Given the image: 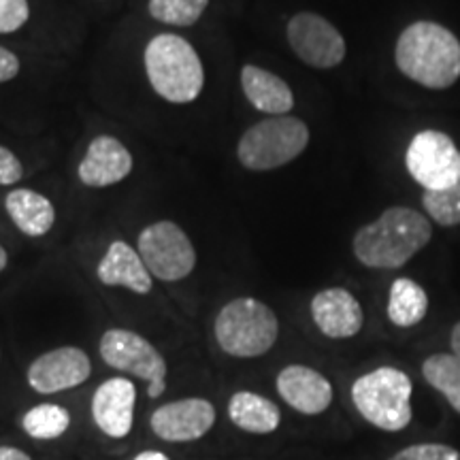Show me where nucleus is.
Returning a JSON list of instances; mask_svg holds the SVG:
<instances>
[{"label": "nucleus", "instance_id": "nucleus-5", "mask_svg": "<svg viewBox=\"0 0 460 460\" xmlns=\"http://www.w3.org/2000/svg\"><path fill=\"white\" fill-rule=\"evenodd\" d=\"M413 384L394 367H379L352 384L354 407L376 429L399 433L411 422Z\"/></svg>", "mask_w": 460, "mask_h": 460}, {"label": "nucleus", "instance_id": "nucleus-23", "mask_svg": "<svg viewBox=\"0 0 460 460\" xmlns=\"http://www.w3.org/2000/svg\"><path fill=\"white\" fill-rule=\"evenodd\" d=\"M71 427V413L56 402H41L28 410L22 418V429L37 441H51L62 437Z\"/></svg>", "mask_w": 460, "mask_h": 460}, {"label": "nucleus", "instance_id": "nucleus-24", "mask_svg": "<svg viewBox=\"0 0 460 460\" xmlns=\"http://www.w3.org/2000/svg\"><path fill=\"white\" fill-rule=\"evenodd\" d=\"M209 0H147V13L160 24L188 28L203 17Z\"/></svg>", "mask_w": 460, "mask_h": 460}, {"label": "nucleus", "instance_id": "nucleus-9", "mask_svg": "<svg viewBox=\"0 0 460 460\" xmlns=\"http://www.w3.org/2000/svg\"><path fill=\"white\" fill-rule=\"evenodd\" d=\"M407 172L424 190H446L460 180V149L441 130H422L405 154Z\"/></svg>", "mask_w": 460, "mask_h": 460}, {"label": "nucleus", "instance_id": "nucleus-22", "mask_svg": "<svg viewBox=\"0 0 460 460\" xmlns=\"http://www.w3.org/2000/svg\"><path fill=\"white\" fill-rule=\"evenodd\" d=\"M422 376L460 413V358L454 354H433L424 360Z\"/></svg>", "mask_w": 460, "mask_h": 460}, {"label": "nucleus", "instance_id": "nucleus-7", "mask_svg": "<svg viewBox=\"0 0 460 460\" xmlns=\"http://www.w3.org/2000/svg\"><path fill=\"white\" fill-rule=\"evenodd\" d=\"M101 358L115 371L130 373L147 384L149 399H158L166 390L164 356L139 332L128 329H109L99 343Z\"/></svg>", "mask_w": 460, "mask_h": 460}, {"label": "nucleus", "instance_id": "nucleus-18", "mask_svg": "<svg viewBox=\"0 0 460 460\" xmlns=\"http://www.w3.org/2000/svg\"><path fill=\"white\" fill-rule=\"evenodd\" d=\"M241 90L247 102L261 113L288 115L295 109V94L279 75L256 65L241 68Z\"/></svg>", "mask_w": 460, "mask_h": 460}, {"label": "nucleus", "instance_id": "nucleus-11", "mask_svg": "<svg viewBox=\"0 0 460 460\" xmlns=\"http://www.w3.org/2000/svg\"><path fill=\"white\" fill-rule=\"evenodd\" d=\"M92 376V360L82 348L62 345L34 358L28 367V386L39 394H58L77 388Z\"/></svg>", "mask_w": 460, "mask_h": 460}, {"label": "nucleus", "instance_id": "nucleus-6", "mask_svg": "<svg viewBox=\"0 0 460 460\" xmlns=\"http://www.w3.org/2000/svg\"><path fill=\"white\" fill-rule=\"evenodd\" d=\"M309 146V128L295 115H269L250 126L237 143V160L247 171H273L296 160Z\"/></svg>", "mask_w": 460, "mask_h": 460}, {"label": "nucleus", "instance_id": "nucleus-15", "mask_svg": "<svg viewBox=\"0 0 460 460\" xmlns=\"http://www.w3.org/2000/svg\"><path fill=\"white\" fill-rule=\"evenodd\" d=\"M312 320L329 339L356 337L365 326V312L352 292L345 288H326L312 298Z\"/></svg>", "mask_w": 460, "mask_h": 460}, {"label": "nucleus", "instance_id": "nucleus-32", "mask_svg": "<svg viewBox=\"0 0 460 460\" xmlns=\"http://www.w3.org/2000/svg\"><path fill=\"white\" fill-rule=\"evenodd\" d=\"M450 345H452V354L458 356V358H460V322L454 324L452 335H450Z\"/></svg>", "mask_w": 460, "mask_h": 460}, {"label": "nucleus", "instance_id": "nucleus-31", "mask_svg": "<svg viewBox=\"0 0 460 460\" xmlns=\"http://www.w3.org/2000/svg\"><path fill=\"white\" fill-rule=\"evenodd\" d=\"M132 460H171L169 456H166L164 452H158V450H146L141 454H137L135 458Z\"/></svg>", "mask_w": 460, "mask_h": 460}, {"label": "nucleus", "instance_id": "nucleus-27", "mask_svg": "<svg viewBox=\"0 0 460 460\" xmlns=\"http://www.w3.org/2000/svg\"><path fill=\"white\" fill-rule=\"evenodd\" d=\"M31 20L28 0H0V34L17 32Z\"/></svg>", "mask_w": 460, "mask_h": 460}, {"label": "nucleus", "instance_id": "nucleus-16", "mask_svg": "<svg viewBox=\"0 0 460 460\" xmlns=\"http://www.w3.org/2000/svg\"><path fill=\"white\" fill-rule=\"evenodd\" d=\"M275 388L292 410L305 416L324 413L332 402L331 382L320 371L305 365H288L278 373Z\"/></svg>", "mask_w": 460, "mask_h": 460}, {"label": "nucleus", "instance_id": "nucleus-10", "mask_svg": "<svg viewBox=\"0 0 460 460\" xmlns=\"http://www.w3.org/2000/svg\"><path fill=\"white\" fill-rule=\"evenodd\" d=\"M286 37L298 60L320 71L339 66L348 54L343 34L314 11L292 15L286 26Z\"/></svg>", "mask_w": 460, "mask_h": 460}, {"label": "nucleus", "instance_id": "nucleus-29", "mask_svg": "<svg viewBox=\"0 0 460 460\" xmlns=\"http://www.w3.org/2000/svg\"><path fill=\"white\" fill-rule=\"evenodd\" d=\"M20 58H17L11 49L0 45V84H7L11 79H15L17 75H20Z\"/></svg>", "mask_w": 460, "mask_h": 460}, {"label": "nucleus", "instance_id": "nucleus-30", "mask_svg": "<svg viewBox=\"0 0 460 460\" xmlns=\"http://www.w3.org/2000/svg\"><path fill=\"white\" fill-rule=\"evenodd\" d=\"M0 460H32L26 452L11 446H0Z\"/></svg>", "mask_w": 460, "mask_h": 460}, {"label": "nucleus", "instance_id": "nucleus-33", "mask_svg": "<svg viewBox=\"0 0 460 460\" xmlns=\"http://www.w3.org/2000/svg\"><path fill=\"white\" fill-rule=\"evenodd\" d=\"M7 264H9V254H7V250H4V247L0 245V273H3L4 269H7Z\"/></svg>", "mask_w": 460, "mask_h": 460}, {"label": "nucleus", "instance_id": "nucleus-28", "mask_svg": "<svg viewBox=\"0 0 460 460\" xmlns=\"http://www.w3.org/2000/svg\"><path fill=\"white\" fill-rule=\"evenodd\" d=\"M22 177H24L22 160L9 147L0 146V186H13Z\"/></svg>", "mask_w": 460, "mask_h": 460}, {"label": "nucleus", "instance_id": "nucleus-19", "mask_svg": "<svg viewBox=\"0 0 460 460\" xmlns=\"http://www.w3.org/2000/svg\"><path fill=\"white\" fill-rule=\"evenodd\" d=\"M4 209L26 237H45L56 224V207L45 194L31 188H15L4 197Z\"/></svg>", "mask_w": 460, "mask_h": 460}, {"label": "nucleus", "instance_id": "nucleus-20", "mask_svg": "<svg viewBox=\"0 0 460 460\" xmlns=\"http://www.w3.org/2000/svg\"><path fill=\"white\" fill-rule=\"evenodd\" d=\"M228 418L234 427L252 435H271L281 424L279 407L252 390H239L230 396Z\"/></svg>", "mask_w": 460, "mask_h": 460}, {"label": "nucleus", "instance_id": "nucleus-25", "mask_svg": "<svg viewBox=\"0 0 460 460\" xmlns=\"http://www.w3.org/2000/svg\"><path fill=\"white\" fill-rule=\"evenodd\" d=\"M422 207L430 220L439 226L460 224V180L446 190H424Z\"/></svg>", "mask_w": 460, "mask_h": 460}, {"label": "nucleus", "instance_id": "nucleus-17", "mask_svg": "<svg viewBox=\"0 0 460 460\" xmlns=\"http://www.w3.org/2000/svg\"><path fill=\"white\" fill-rule=\"evenodd\" d=\"M96 278L102 286L126 288L135 295H149L154 290V278L147 271L139 250L122 239L109 243L105 256L96 267Z\"/></svg>", "mask_w": 460, "mask_h": 460}, {"label": "nucleus", "instance_id": "nucleus-21", "mask_svg": "<svg viewBox=\"0 0 460 460\" xmlns=\"http://www.w3.org/2000/svg\"><path fill=\"white\" fill-rule=\"evenodd\" d=\"M429 312V296L424 288L410 278L393 281L388 295V318L399 329L420 324Z\"/></svg>", "mask_w": 460, "mask_h": 460}, {"label": "nucleus", "instance_id": "nucleus-4", "mask_svg": "<svg viewBox=\"0 0 460 460\" xmlns=\"http://www.w3.org/2000/svg\"><path fill=\"white\" fill-rule=\"evenodd\" d=\"M214 335L224 354L233 358H258L278 341L279 320L267 303L239 296L217 312Z\"/></svg>", "mask_w": 460, "mask_h": 460}, {"label": "nucleus", "instance_id": "nucleus-12", "mask_svg": "<svg viewBox=\"0 0 460 460\" xmlns=\"http://www.w3.org/2000/svg\"><path fill=\"white\" fill-rule=\"evenodd\" d=\"M216 424L214 402L203 396H188V399L164 402L154 410L149 418V427L154 435L169 444H190L205 437Z\"/></svg>", "mask_w": 460, "mask_h": 460}, {"label": "nucleus", "instance_id": "nucleus-3", "mask_svg": "<svg viewBox=\"0 0 460 460\" xmlns=\"http://www.w3.org/2000/svg\"><path fill=\"white\" fill-rule=\"evenodd\" d=\"M147 82L171 105H190L203 94L205 66L188 39L172 32L152 37L143 49Z\"/></svg>", "mask_w": 460, "mask_h": 460}, {"label": "nucleus", "instance_id": "nucleus-13", "mask_svg": "<svg viewBox=\"0 0 460 460\" xmlns=\"http://www.w3.org/2000/svg\"><path fill=\"white\" fill-rule=\"evenodd\" d=\"M135 169L130 149L113 135H96L77 166V177L88 188H109L124 181Z\"/></svg>", "mask_w": 460, "mask_h": 460}, {"label": "nucleus", "instance_id": "nucleus-14", "mask_svg": "<svg viewBox=\"0 0 460 460\" xmlns=\"http://www.w3.org/2000/svg\"><path fill=\"white\" fill-rule=\"evenodd\" d=\"M137 388L128 377H109L92 396L94 424L111 439H122L135 424Z\"/></svg>", "mask_w": 460, "mask_h": 460}, {"label": "nucleus", "instance_id": "nucleus-1", "mask_svg": "<svg viewBox=\"0 0 460 460\" xmlns=\"http://www.w3.org/2000/svg\"><path fill=\"white\" fill-rule=\"evenodd\" d=\"M433 237L430 220L411 207H388L376 222L356 230V261L369 269H401Z\"/></svg>", "mask_w": 460, "mask_h": 460}, {"label": "nucleus", "instance_id": "nucleus-8", "mask_svg": "<svg viewBox=\"0 0 460 460\" xmlns=\"http://www.w3.org/2000/svg\"><path fill=\"white\" fill-rule=\"evenodd\" d=\"M137 250L152 278L181 281L197 267V250L180 224L158 220L139 233Z\"/></svg>", "mask_w": 460, "mask_h": 460}, {"label": "nucleus", "instance_id": "nucleus-26", "mask_svg": "<svg viewBox=\"0 0 460 460\" xmlns=\"http://www.w3.org/2000/svg\"><path fill=\"white\" fill-rule=\"evenodd\" d=\"M390 460H460V452L444 444H416L402 447Z\"/></svg>", "mask_w": 460, "mask_h": 460}, {"label": "nucleus", "instance_id": "nucleus-2", "mask_svg": "<svg viewBox=\"0 0 460 460\" xmlns=\"http://www.w3.org/2000/svg\"><path fill=\"white\" fill-rule=\"evenodd\" d=\"M394 62L411 82L429 90H447L460 79V41L450 28L413 22L396 39Z\"/></svg>", "mask_w": 460, "mask_h": 460}]
</instances>
